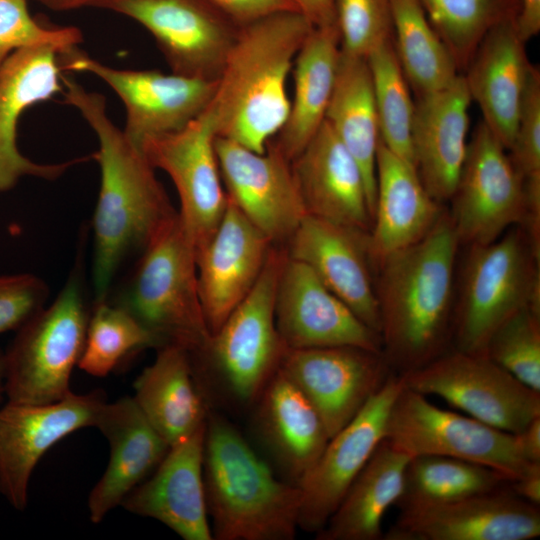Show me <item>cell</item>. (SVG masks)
<instances>
[{
    "instance_id": "obj_29",
    "label": "cell",
    "mask_w": 540,
    "mask_h": 540,
    "mask_svg": "<svg viewBox=\"0 0 540 540\" xmlns=\"http://www.w3.org/2000/svg\"><path fill=\"white\" fill-rule=\"evenodd\" d=\"M517 19L502 22L481 40L464 78L483 122L508 151L512 145L532 64Z\"/></svg>"
},
{
    "instance_id": "obj_30",
    "label": "cell",
    "mask_w": 540,
    "mask_h": 540,
    "mask_svg": "<svg viewBox=\"0 0 540 540\" xmlns=\"http://www.w3.org/2000/svg\"><path fill=\"white\" fill-rule=\"evenodd\" d=\"M443 209L425 189L416 168L379 139L376 197L369 249L376 265L390 254L422 239Z\"/></svg>"
},
{
    "instance_id": "obj_33",
    "label": "cell",
    "mask_w": 540,
    "mask_h": 540,
    "mask_svg": "<svg viewBox=\"0 0 540 540\" xmlns=\"http://www.w3.org/2000/svg\"><path fill=\"white\" fill-rule=\"evenodd\" d=\"M411 456L384 438L355 477L317 540H381L382 520L403 489Z\"/></svg>"
},
{
    "instance_id": "obj_24",
    "label": "cell",
    "mask_w": 540,
    "mask_h": 540,
    "mask_svg": "<svg viewBox=\"0 0 540 540\" xmlns=\"http://www.w3.org/2000/svg\"><path fill=\"white\" fill-rule=\"evenodd\" d=\"M250 410L263 457L280 478L299 487L330 439L320 415L279 368Z\"/></svg>"
},
{
    "instance_id": "obj_34",
    "label": "cell",
    "mask_w": 540,
    "mask_h": 540,
    "mask_svg": "<svg viewBox=\"0 0 540 540\" xmlns=\"http://www.w3.org/2000/svg\"><path fill=\"white\" fill-rule=\"evenodd\" d=\"M325 120L359 164L371 219L376 197V154L380 139L373 83L366 58L341 52Z\"/></svg>"
},
{
    "instance_id": "obj_9",
    "label": "cell",
    "mask_w": 540,
    "mask_h": 540,
    "mask_svg": "<svg viewBox=\"0 0 540 540\" xmlns=\"http://www.w3.org/2000/svg\"><path fill=\"white\" fill-rule=\"evenodd\" d=\"M385 438L411 457L439 455L474 462L497 471L508 482L538 464L522 457L514 434L442 409L404 385L389 410Z\"/></svg>"
},
{
    "instance_id": "obj_48",
    "label": "cell",
    "mask_w": 540,
    "mask_h": 540,
    "mask_svg": "<svg viewBox=\"0 0 540 540\" xmlns=\"http://www.w3.org/2000/svg\"><path fill=\"white\" fill-rule=\"evenodd\" d=\"M509 487L523 500L540 506V463L534 464L523 476L509 482Z\"/></svg>"
},
{
    "instance_id": "obj_47",
    "label": "cell",
    "mask_w": 540,
    "mask_h": 540,
    "mask_svg": "<svg viewBox=\"0 0 540 540\" xmlns=\"http://www.w3.org/2000/svg\"><path fill=\"white\" fill-rule=\"evenodd\" d=\"M514 435L522 457L529 463H540V416Z\"/></svg>"
},
{
    "instance_id": "obj_22",
    "label": "cell",
    "mask_w": 540,
    "mask_h": 540,
    "mask_svg": "<svg viewBox=\"0 0 540 540\" xmlns=\"http://www.w3.org/2000/svg\"><path fill=\"white\" fill-rule=\"evenodd\" d=\"M369 233L306 215L287 241L288 257L306 264L368 327L380 334Z\"/></svg>"
},
{
    "instance_id": "obj_3",
    "label": "cell",
    "mask_w": 540,
    "mask_h": 540,
    "mask_svg": "<svg viewBox=\"0 0 540 540\" xmlns=\"http://www.w3.org/2000/svg\"><path fill=\"white\" fill-rule=\"evenodd\" d=\"M313 28L298 11L239 27L206 109L216 137L265 152L288 117L287 78Z\"/></svg>"
},
{
    "instance_id": "obj_26",
    "label": "cell",
    "mask_w": 540,
    "mask_h": 540,
    "mask_svg": "<svg viewBox=\"0 0 540 540\" xmlns=\"http://www.w3.org/2000/svg\"><path fill=\"white\" fill-rule=\"evenodd\" d=\"M291 166L307 215L371 231L362 170L326 120Z\"/></svg>"
},
{
    "instance_id": "obj_31",
    "label": "cell",
    "mask_w": 540,
    "mask_h": 540,
    "mask_svg": "<svg viewBox=\"0 0 540 540\" xmlns=\"http://www.w3.org/2000/svg\"><path fill=\"white\" fill-rule=\"evenodd\" d=\"M133 399L170 445L206 425L211 407L196 381L189 353L167 344L157 348L155 360L134 382Z\"/></svg>"
},
{
    "instance_id": "obj_19",
    "label": "cell",
    "mask_w": 540,
    "mask_h": 540,
    "mask_svg": "<svg viewBox=\"0 0 540 540\" xmlns=\"http://www.w3.org/2000/svg\"><path fill=\"white\" fill-rule=\"evenodd\" d=\"M275 321L286 349L354 346L382 352L368 327L306 264L287 258L275 300Z\"/></svg>"
},
{
    "instance_id": "obj_13",
    "label": "cell",
    "mask_w": 540,
    "mask_h": 540,
    "mask_svg": "<svg viewBox=\"0 0 540 540\" xmlns=\"http://www.w3.org/2000/svg\"><path fill=\"white\" fill-rule=\"evenodd\" d=\"M450 200L449 215L460 245L488 244L523 220V179L505 147L483 121L468 142Z\"/></svg>"
},
{
    "instance_id": "obj_20",
    "label": "cell",
    "mask_w": 540,
    "mask_h": 540,
    "mask_svg": "<svg viewBox=\"0 0 540 540\" xmlns=\"http://www.w3.org/2000/svg\"><path fill=\"white\" fill-rule=\"evenodd\" d=\"M540 536L539 506L499 489L400 512L385 540H531Z\"/></svg>"
},
{
    "instance_id": "obj_7",
    "label": "cell",
    "mask_w": 540,
    "mask_h": 540,
    "mask_svg": "<svg viewBox=\"0 0 540 540\" xmlns=\"http://www.w3.org/2000/svg\"><path fill=\"white\" fill-rule=\"evenodd\" d=\"M87 229L60 292L16 330L4 352V393L8 401L46 404L70 392L73 368L82 356L91 309L86 295Z\"/></svg>"
},
{
    "instance_id": "obj_4",
    "label": "cell",
    "mask_w": 540,
    "mask_h": 540,
    "mask_svg": "<svg viewBox=\"0 0 540 540\" xmlns=\"http://www.w3.org/2000/svg\"><path fill=\"white\" fill-rule=\"evenodd\" d=\"M203 482L213 540H293L301 490L278 476L238 428L212 408Z\"/></svg>"
},
{
    "instance_id": "obj_11",
    "label": "cell",
    "mask_w": 540,
    "mask_h": 540,
    "mask_svg": "<svg viewBox=\"0 0 540 540\" xmlns=\"http://www.w3.org/2000/svg\"><path fill=\"white\" fill-rule=\"evenodd\" d=\"M58 62L61 70L95 75L117 94L126 110L123 130L140 149L146 140L180 131L201 116L217 87V80L115 68L78 46L60 53Z\"/></svg>"
},
{
    "instance_id": "obj_45",
    "label": "cell",
    "mask_w": 540,
    "mask_h": 540,
    "mask_svg": "<svg viewBox=\"0 0 540 540\" xmlns=\"http://www.w3.org/2000/svg\"><path fill=\"white\" fill-rule=\"evenodd\" d=\"M238 27L283 11H298L290 0H209ZM299 12V11H298Z\"/></svg>"
},
{
    "instance_id": "obj_1",
    "label": "cell",
    "mask_w": 540,
    "mask_h": 540,
    "mask_svg": "<svg viewBox=\"0 0 540 540\" xmlns=\"http://www.w3.org/2000/svg\"><path fill=\"white\" fill-rule=\"evenodd\" d=\"M65 102L94 131L98 149L91 155L100 186L91 222L93 302L108 299L124 264L141 254L158 231L177 214L142 150L117 127L105 97L61 75Z\"/></svg>"
},
{
    "instance_id": "obj_46",
    "label": "cell",
    "mask_w": 540,
    "mask_h": 540,
    "mask_svg": "<svg viewBox=\"0 0 540 540\" xmlns=\"http://www.w3.org/2000/svg\"><path fill=\"white\" fill-rule=\"evenodd\" d=\"M290 1L314 27L337 25L333 0Z\"/></svg>"
},
{
    "instance_id": "obj_5",
    "label": "cell",
    "mask_w": 540,
    "mask_h": 540,
    "mask_svg": "<svg viewBox=\"0 0 540 540\" xmlns=\"http://www.w3.org/2000/svg\"><path fill=\"white\" fill-rule=\"evenodd\" d=\"M287 258L274 245L257 282L208 343L190 356L198 386L213 398L250 409L278 370L286 351L275 321L279 276Z\"/></svg>"
},
{
    "instance_id": "obj_18",
    "label": "cell",
    "mask_w": 540,
    "mask_h": 540,
    "mask_svg": "<svg viewBox=\"0 0 540 540\" xmlns=\"http://www.w3.org/2000/svg\"><path fill=\"white\" fill-rule=\"evenodd\" d=\"M403 382L393 372L356 416L332 436L320 458L299 484V529L320 531L370 456L385 438L391 405Z\"/></svg>"
},
{
    "instance_id": "obj_36",
    "label": "cell",
    "mask_w": 540,
    "mask_h": 540,
    "mask_svg": "<svg viewBox=\"0 0 540 540\" xmlns=\"http://www.w3.org/2000/svg\"><path fill=\"white\" fill-rule=\"evenodd\" d=\"M509 482L497 471L474 462L439 455L410 458L396 506L400 512L422 509L499 489Z\"/></svg>"
},
{
    "instance_id": "obj_39",
    "label": "cell",
    "mask_w": 540,
    "mask_h": 540,
    "mask_svg": "<svg viewBox=\"0 0 540 540\" xmlns=\"http://www.w3.org/2000/svg\"><path fill=\"white\" fill-rule=\"evenodd\" d=\"M158 347L157 339L128 312L108 300L93 302L78 367L105 377L128 356Z\"/></svg>"
},
{
    "instance_id": "obj_42",
    "label": "cell",
    "mask_w": 540,
    "mask_h": 540,
    "mask_svg": "<svg viewBox=\"0 0 540 540\" xmlns=\"http://www.w3.org/2000/svg\"><path fill=\"white\" fill-rule=\"evenodd\" d=\"M82 41L83 34L77 27H49L39 23L31 16L27 0H0V66L13 52L24 47L53 45L63 53Z\"/></svg>"
},
{
    "instance_id": "obj_50",
    "label": "cell",
    "mask_w": 540,
    "mask_h": 540,
    "mask_svg": "<svg viewBox=\"0 0 540 540\" xmlns=\"http://www.w3.org/2000/svg\"><path fill=\"white\" fill-rule=\"evenodd\" d=\"M43 5L56 11L72 10L87 7L90 0H38Z\"/></svg>"
},
{
    "instance_id": "obj_40",
    "label": "cell",
    "mask_w": 540,
    "mask_h": 540,
    "mask_svg": "<svg viewBox=\"0 0 540 540\" xmlns=\"http://www.w3.org/2000/svg\"><path fill=\"white\" fill-rule=\"evenodd\" d=\"M484 354L540 393V312L530 307L516 312L492 334Z\"/></svg>"
},
{
    "instance_id": "obj_28",
    "label": "cell",
    "mask_w": 540,
    "mask_h": 540,
    "mask_svg": "<svg viewBox=\"0 0 540 540\" xmlns=\"http://www.w3.org/2000/svg\"><path fill=\"white\" fill-rule=\"evenodd\" d=\"M95 427L110 445L106 470L88 498L90 520L99 523L156 469L170 445L149 423L133 397L105 402Z\"/></svg>"
},
{
    "instance_id": "obj_16",
    "label": "cell",
    "mask_w": 540,
    "mask_h": 540,
    "mask_svg": "<svg viewBox=\"0 0 540 540\" xmlns=\"http://www.w3.org/2000/svg\"><path fill=\"white\" fill-rule=\"evenodd\" d=\"M105 402L96 390L70 392L46 404L8 401L0 408V493L15 509L27 506L30 477L41 457L67 435L95 427Z\"/></svg>"
},
{
    "instance_id": "obj_44",
    "label": "cell",
    "mask_w": 540,
    "mask_h": 540,
    "mask_svg": "<svg viewBox=\"0 0 540 540\" xmlns=\"http://www.w3.org/2000/svg\"><path fill=\"white\" fill-rule=\"evenodd\" d=\"M49 289L40 277L31 273L0 276V334L17 330L42 309Z\"/></svg>"
},
{
    "instance_id": "obj_51",
    "label": "cell",
    "mask_w": 540,
    "mask_h": 540,
    "mask_svg": "<svg viewBox=\"0 0 540 540\" xmlns=\"http://www.w3.org/2000/svg\"><path fill=\"white\" fill-rule=\"evenodd\" d=\"M4 381H5L4 352L0 350V402L2 399V394L4 393Z\"/></svg>"
},
{
    "instance_id": "obj_43",
    "label": "cell",
    "mask_w": 540,
    "mask_h": 540,
    "mask_svg": "<svg viewBox=\"0 0 540 540\" xmlns=\"http://www.w3.org/2000/svg\"><path fill=\"white\" fill-rule=\"evenodd\" d=\"M509 158L522 179L540 175V70L532 64Z\"/></svg>"
},
{
    "instance_id": "obj_17",
    "label": "cell",
    "mask_w": 540,
    "mask_h": 540,
    "mask_svg": "<svg viewBox=\"0 0 540 540\" xmlns=\"http://www.w3.org/2000/svg\"><path fill=\"white\" fill-rule=\"evenodd\" d=\"M228 199L271 242L287 243L307 215L291 161L270 140L264 153L215 137Z\"/></svg>"
},
{
    "instance_id": "obj_21",
    "label": "cell",
    "mask_w": 540,
    "mask_h": 540,
    "mask_svg": "<svg viewBox=\"0 0 540 540\" xmlns=\"http://www.w3.org/2000/svg\"><path fill=\"white\" fill-rule=\"evenodd\" d=\"M61 51L53 45H34L13 52L0 66V193L13 189L23 177L48 181L60 178L88 157L60 163H39L17 146V125L34 104L62 92Z\"/></svg>"
},
{
    "instance_id": "obj_38",
    "label": "cell",
    "mask_w": 540,
    "mask_h": 540,
    "mask_svg": "<svg viewBox=\"0 0 540 540\" xmlns=\"http://www.w3.org/2000/svg\"><path fill=\"white\" fill-rule=\"evenodd\" d=\"M367 61L372 76L380 140L389 150L415 167L412 146L415 102L411 99L393 38L375 48Z\"/></svg>"
},
{
    "instance_id": "obj_12",
    "label": "cell",
    "mask_w": 540,
    "mask_h": 540,
    "mask_svg": "<svg viewBox=\"0 0 540 540\" xmlns=\"http://www.w3.org/2000/svg\"><path fill=\"white\" fill-rule=\"evenodd\" d=\"M141 24L171 72L218 80L239 27L209 0H90Z\"/></svg>"
},
{
    "instance_id": "obj_8",
    "label": "cell",
    "mask_w": 540,
    "mask_h": 540,
    "mask_svg": "<svg viewBox=\"0 0 540 540\" xmlns=\"http://www.w3.org/2000/svg\"><path fill=\"white\" fill-rule=\"evenodd\" d=\"M454 302L453 349L484 354L508 318L525 307L540 312V249L521 225L488 244L468 246Z\"/></svg>"
},
{
    "instance_id": "obj_49",
    "label": "cell",
    "mask_w": 540,
    "mask_h": 540,
    "mask_svg": "<svg viewBox=\"0 0 540 540\" xmlns=\"http://www.w3.org/2000/svg\"><path fill=\"white\" fill-rule=\"evenodd\" d=\"M517 27L526 42L540 31V0H521Z\"/></svg>"
},
{
    "instance_id": "obj_2",
    "label": "cell",
    "mask_w": 540,
    "mask_h": 540,
    "mask_svg": "<svg viewBox=\"0 0 540 540\" xmlns=\"http://www.w3.org/2000/svg\"><path fill=\"white\" fill-rule=\"evenodd\" d=\"M459 246L443 209L422 239L376 265L382 354L397 374L424 366L451 344Z\"/></svg>"
},
{
    "instance_id": "obj_15",
    "label": "cell",
    "mask_w": 540,
    "mask_h": 540,
    "mask_svg": "<svg viewBox=\"0 0 540 540\" xmlns=\"http://www.w3.org/2000/svg\"><path fill=\"white\" fill-rule=\"evenodd\" d=\"M279 369L314 406L330 438L394 372L382 352L354 346L286 349Z\"/></svg>"
},
{
    "instance_id": "obj_32",
    "label": "cell",
    "mask_w": 540,
    "mask_h": 540,
    "mask_svg": "<svg viewBox=\"0 0 540 540\" xmlns=\"http://www.w3.org/2000/svg\"><path fill=\"white\" fill-rule=\"evenodd\" d=\"M340 58L337 25L314 27L294 66V97L288 117L272 140L291 162L302 152L325 120Z\"/></svg>"
},
{
    "instance_id": "obj_14",
    "label": "cell",
    "mask_w": 540,
    "mask_h": 540,
    "mask_svg": "<svg viewBox=\"0 0 540 540\" xmlns=\"http://www.w3.org/2000/svg\"><path fill=\"white\" fill-rule=\"evenodd\" d=\"M215 137L205 111L182 130L148 139L141 146L152 167L171 178L179 197L180 223L195 254L215 233L228 202Z\"/></svg>"
},
{
    "instance_id": "obj_23",
    "label": "cell",
    "mask_w": 540,
    "mask_h": 540,
    "mask_svg": "<svg viewBox=\"0 0 540 540\" xmlns=\"http://www.w3.org/2000/svg\"><path fill=\"white\" fill-rule=\"evenodd\" d=\"M273 246L228 199L218 228L195 254L199 297L211 334L254 287Z\"/></svg>"
},
{
    "instance_id": "obj_27",
    "label": "cell",
    "mask_w": 540,
    "mask_h": 540,
    "mask_svg": "<svg viewBox=\"0 0 540 540\" xmlns=\"http://www.w3.org/2000/svg\"><path fill=\"white\" fill-rule=\"evenodd\" d=\"M472 99L463 74L447 87L417 98L412 146L417 173L430 196L451 199L467 154Z\"/></svg>"
},
{
    "instance_id": "obj_35",
    "label": "cell",
    "mask_w": 540,
    "mask_h": 540,
    "mask_svg": "<svg viewBox=\"0 0 540 540\" xmlns=\"http://www.w3.org/2000/svg\"><path fill=\"white\" fill-rule=\"evenodd\" d=\"M391 10L396 54L417 98L447 87L459 71L419 0H391Z\"/></svg>"
},
{
    "instance_id": "obj_41",
    "label": "cell",
    "mask_w": 540,
    "mask_h": 540,
    "mask_svg": "<svg viewBox=\"0 0 540 540\" xmlns=\"http://www.w3.org/2000/svg\"><path fill=\"white\" fill-rule=\"evenodd\" d=\"M341 52L366 58L393 38L391 0H333Z\"/></svg>"
},
{
    "instance_id": "obj_6",
    "label": "cell",
    "mask_w": 540,
    "mask_h": 540,
    "mask_svg": "<svg viewBox=\"0 0 540 540\" xmlns=\"http://www.w3.org/2000/svg\"><path fill=\"white\" fill-rule=\"evenodd\" d=\"M107 300L134 317L159 347L177 345L190 356L205 347L211 333L199 297L195 250L178 212L153 237Z\"/></svg>"
},
{
    "instance_id": "obj_25",
    "label": "cell",
    "mask_w": 540,
    "mask_h": 540,
    "mask_svg": "<svg viewBox=\"0 0 540 540\" xmlns=\"http://www.w3.org/2000/svg\"><path fill=\"white\" fill-rule=\"evenodd\" d=\"M205 429L206 425L170 446L121 506L161 522L185 540H213L203 482Z\"/></svg>"
},
{
    "instance_id": "obj_10",
    "label": "cell",
    "mask_w": 540,
    "mask_h": 540,
    "mask_svg": "<svg viewBox=\"0 0 540 540\" xmlns=\"http://www.w3.org/2000/svg\"><path fill=\"white\" fill-rule=\"evenodd\" d=\"M399 376L405 387L438 396L466 415L511 434L540 416V393L485 354L447 350Z\"/></svg>"
},
{
    "instance_id": "obj_37",
    "label": "cell",
    "mask_w": 540,
    "mask_h": 540,
    "mask_svg": "<svg viewBox=\"0 0 540 540\" xmlns=\"http://www.w3.org/2000/svg\"><path fill=\"white\" fill-rule=\"evenodd\" d=\"M431 26L465 72L484 36L518 18L521 0H419Z\"/></svg>"
}]
</instances>
